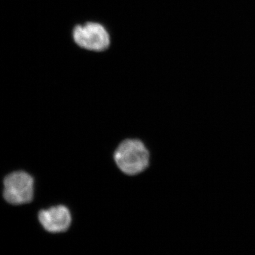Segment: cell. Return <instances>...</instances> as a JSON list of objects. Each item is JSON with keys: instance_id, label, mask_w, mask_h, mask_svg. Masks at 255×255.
I'll list each match as a JSON object with an SVG mask.
<instances>
[{"instance_id": "6da1fadb", "label": "cell", "mask_w": 255, "mask_h": 255, "mask_svg": "<svg viewBox=\"0 0 255 255\" xmlns=\"http://www.w3.org/2000/svg\"><path fill=\"white\" fill-rule=\"evenodd\" d=\"M114 159L123 174L135 176L145 173L150 167L151 152L142 140L127 138L117 146Z\"/></svg>"}, {"instance_id": "7a4b0ae2", "label": "cell", "mask_w": 255, "mask_h": 255, "mask_svg": "<svg viewBox=\"0 0 255 255\" xmlns=\"http://www.w3.org/2000/svg\"><path fill=\"white\" fill-rule=\"evenodd\" d=\"M72 37L81 49L93 53L106 52L111 46V35L108 28L96 21H87L73 27Z\"/></svg>"}, {"instance_id": "3957f363", "label": "cell", "mask_w": 255, "mask_h": 255, "mask_svg": "<svg viewBox=\"0 0 255 255\" xmlns=\"http://www.w3.org/2000/svg\"><path fill=\"white\" fill-rule=\"evenodd\" d=\"M3 186L2 196L10 205H24L33 199L34 179L26 172L16 171L6 175Z\"/></svg>"}, {"instance_id": "277c9868", "label": "cell", "mask_w": 255, "mask_h": 255, "mask_svg": "<svg viewBox=\"0 0 255 255\" xmlns=\"http://www.w3.org/2000/svg\"><path fill=\"white\" fill-rule=\"evenodd\" d=\"M38 219L44 230L52 234L68 231L72 223L71 213L68 207L63 205L40 210Z\"/></svg>"}]
</instances>
